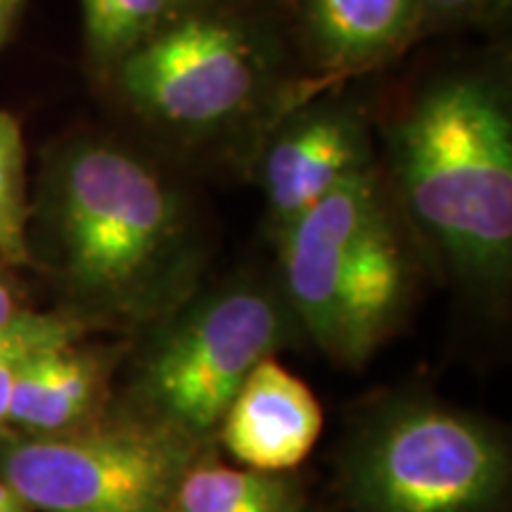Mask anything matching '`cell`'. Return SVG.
<instances>
[{
  "label": "cell",
  "mask_w": 512,
  "mask_h": 512,
  "mask_svg": "<svg viewBox=\"0 0 512 512\" xmlns=\"http://www.w3.org/2000/svg\"><path fill=\"white\" fill-rule=\"evenodd\" d=\"M62 271L76 292L126 320H162L192 294L200 233L155 164L114 143L74 145L55 178Z\"/></svg>",
  "instance_id": "cell-1"
},
{
  "label": "cell",
  "mask_w": 512,
  "mask_h": 512,
  "mask_svg": "<svg viewBox=\"0 0 512 512\" xmlns=\"http://www.w3.org/2000/svg\"><path fill=\"white\" fill-rule=\"evenodd\" d=\"M396 174L415 221L467 283L508 280L512 117L494 83L453 76L427 88L394 128Z\"/></svg>",
  "instance_id": "cell-2"
},
{
  "label": "cell",
  "mask_w": 512,
  "mask_h": 512,
  "mask_svg": "<svg viewBox=\"0 0 512 512\" xmlns=\"http://www.w3.org/2000/svg\"><path fill=\"white\" fill-rule=\"evenodd\" d=\"M285 304L335 361L361 366L401 323L411 264L373 169L278 233Z\"/></svg>",
  "instance_id": "cell-3"
},
{
  "label": "cell",
  "mask_w": 512,
  "mask_h": 512,
  "mask_svg": "<svg viewBox=\"0 0 512 512\" xmlns=\"http://www.w3.org/2000/svg\"><path fill=\"white\" fill-rule=\"evenodd\" d=\"M508 441L475 415L427 399L382 406L349 441L342 489L354 512H498Z\"/></svg>",
  "instance_id": "cell-4"
},
{
  "label": "cell",
  "mask_w": 512,
  "mask_h": 512,
  "mask_svg": "<svg viewBox=\"0 0 512 512\" xmlns=\"http://www.w3.org/2000/svg\"><path fill=\"white\" fill-rule=\"evenodd\" d=\"M290 318L285 297L259 283L192 292L138 361L133 411L207 444L247 375L287 342Z\"/></svg>",
  "instance_id": "cell-5"
},
{
  "label": "cell",
  "mask_w": 512,
  "mask_h": 512,
  "mask_svg": "<svg viewBox=\"0 0 512 512\" xmlns=\"http://www.w3.org/2000/svg\"><path fill=\"white\" fill-rule=\"evenodd\" d=\"M204 441L136 411L0 446V479L38 512H164Z\"/></svg>",
  "instance_id": "cell-6"
},
{
  "label": "cell",
  "mask_w": 512,
  "mask_h": 512,
  "mask_svg": "<svg viewBox=\"0 0 512 512\" xmlns=\"http://www.w3.org/2000/svg\"><path fill=\"white\" fill-rule=\"evenodd\" d=\"M114 72L140 117L200 136L233 124L254 105L266 83V60L238 22L183 10Z\"/></svg>",
  "instance_id": "cell-7"
},
{
  "label": "cell",
  "mask_w": 512,
  "mask_h": 512,
  "mask_svg": "<svg viewBox=\"0 0 512 512\" xmlns=\"http://www.w3.org/2000/svg\"><path fill=\"white\" fill-rule=\"evenodd\" d=\"M370 169L363 121L351 110H320L297 119L268 147L261 185L280 233L347 178Z\"/></svg>",
  "instance_id": "cell-8"
},
{
  "label": "cell",
  "mask_w": 512,
  "mask_h": 512,
  "mask_svg": "<svg viewBox=\"0 0 512 512\" xmlns=\"http://www.w3.org/2000/svg\"><path fill=\"white\" fill-rule=\"evenodd\" d=\"M320 430L323 411L316 394L271 356L240 384L216 437L245 467L292 472L309 458Z\"/></svg>",
  "instance_id": "cell-9"
},
{
  "label": "cell",
  "mask_w": 512,
  "mask_h": 512,
  "mask_svg": "<svg viewBox=\"0 0 512 512\" xmlns=\"http://www.w3.org/2000/svg\"><path fill=\"white\" fill-rule=\"evenodd\" d=\"M62 339L34 351L22 363L10 392L5 425L27 437H53L86 425L105 389L98 356Z\"/></svg>",
  "instance_id": "cell-10"
},
{
  "label": "cell",
  "mask_w": 512,
  "mask_h": 512,
  "mask_svg": "<svg viewBox=\"0 0 512 512\" xmlns=\"http://www.w3.org/2000/svg\"><path fill=\"white\" fill-rule=\"evenodd\" d=\"M306 34L328 76L375 67L422 27L420 0H304Z\"/></svg>",
  "instance_id": "cell-11"
},
{
  "label": "cell",
  "mask_w": 512,
  "mask_h": 512,
  "mask_svg": "<svg viewBox=\"0 0 512 512\" xmlns=\"http://www.w3.org/2000/svg\"><path fill=\"white\" fill-rule=\"evenodd\" d=\"M164 512H304V491L290 472L230 467L207 451L185 470Z\"/></svg>",
  "instance_id": "cell-12"
},
{
  "label": "cell",
  "mask_w": 512,
  "mask_h": 512,
  "mask_svg": "<svg viewBox=\"0 0 512 512\" xmlns=\"http://www.w3.org/2000/svg\"><path fill=\"white\" fill-rule=\"evenodd\" d=\"M79 5L88 53L112 69L183 12V0H79Z\"/></svg>",
  "instance_id": "cell-13"
},
{
  "label": "cell",
  "mask_w": 512,
  "mask_h": 512,
  "mask_svg": "<svg viewBox=\"0 0 512 512\" xmlns=\"http://www.w3.org/2000/svg\"><path fill=\"white\" fill-rule=\"evenodd\" d=\"M27 150L19 121L0 110V256L10 264L29 259Z\"/></svg>",
  "instance_id": "cell-14"
},
{
  "label": "cell",
  "mask_w": 512,
  "mask_h": 512,
  "mask_svg": "<svg viewBox=\"0 0 512 512\" xmlns=\"http://www.w3.org/2000/svg\"><path fill=\"white\" fill-rule=\"evenodd\" d=\"M79 337L74 320L50 313L19 311L8 325L0 328V425H5L10 392L22 363L46 344Z\"/></svg>",
  "instance_id": "cell-15"
},
{
  "label": "cell",
  "mask_w": 512,
  "mask_h": 512,
  "mask_svg": "<svg viewBox=\"0 0 512 512\" xmlns=\"http://www.w3.org/2000/svg\"><path fill=\"white\" fill-rule=\"evenodd\" d=\"M482 3L484 0H420V19L425 24L427 19L463 17Z\"/></svg>",
  "instance_id": "cell-16"
},
{
  "label": "cell",
  "mask_w": 512,
  "mask_h": 512,
  "mask_svg": "<svg viewBox=\"0 0 512 512\" xmlns=\"http://www.w3.org/2000/svg\"><path fill=\"white\" fill-rule=\"evenodd\" d=\"M27 0H0V48L8 43Z\"/></svg>",
  "instance_id": "cell-17"
},
{
  "label": "cell",
  "mask_w": 512,
  "mask_h": 512,
  "mask_svg": "<svg viewBox=\"0 0 512 512\" xmlns=\"http://www.w3.org/2000/svg\"><path fill=\"white\" fill-rule=\"evenodd\" d=\"M0 512H34L12 486L0 479Z\"/></svg>",
  "instance_id": "cell-18"
},
{
  "label": "cell",
  "mask_w": 512,
  "mask_h": 512,
  "mask_svg": "<svg viewBox=\"0 0 512 512\" xmlns=\"http://www.w3.org/2000/svg\"><path fill=\"white\" fill-rule=\"evenodd\" d=\"M17 313H19V309H17L15 297H12V290L8 287V283L0 278V328H3V325H8L10 320L17 316Z\"/></svg>",
  "instance_id": "cell-19"
},
{
  "label": "cell",
  "mask_w": 512,
  "mask_h": 512,
  "mask_svg": "<svg viewBox=\"0 0 512 512\" xmlns=\"http://www.w3.org/2000/svg\"><path fill=\"white\" fill-rule=\"evenodd\" d=\"M304 512H306V510H304Z\"/></svg>",
  "instance_id": "cell-20"
}]
</instances>
